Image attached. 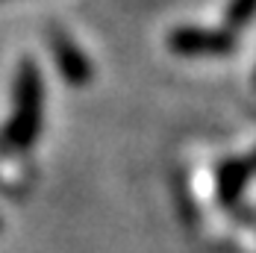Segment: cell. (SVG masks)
<instances>
[{"instance_id": "cell-4", "label": "cell", "mask_w": 256, "mask_h": 253, "mask_svg": "<svg viewBox=\"0 0 256 253\" xmlns=\"http://www.w3.org/2000/svg\"><path fill=\"white\" fill-rule=\"evenodd\" d=\"M256 177V150L250 156H238V159H227L218 165L215 174V188H218V200L224 206L238 203V198L244 194L248 182Z\"/></svg>"}, {"instance_id": "cell-7", "label": "cell", "mask_w": 256, "mask_h": 253, "mask_svg": "<svg viewBox=\"0 0 256 253\" xmlns=\"http://www.w3.org/2000/svg\"><path fill=\"white\" fill-rule=\"evenodd\" d=\"M0 3H3V0H0Z\"/></svg>"}, {"instance_id": "cell-3", "label": "cell", "mask_w": 256, "mask_h": 253, "mask_svg": "<svg viewBox=\"0 0 256 253\" xmlns=\"http://www.w3.org/2000/svg\"><path fill=\"white\" fill-rule=\"evenodd\" d=\"M50 56H53V65L59 76L68 82V86H88L92 76H94V65L88 59V53L80 48L77 42L65 32V30H50Z\"/></svg>"}, {"instance_id": "cell-1", "label": "cell", "mask_w": 256, "mask_h": 253, "mask_svg": "<svg viewBox=\"0 0 256 253\" xmlns=\"http://www.w3.org/2000/svg\"><path fill=\"white\" fill-rule=\"evenodd\" d=\"M44 124V76L42 68L24 59L12 80V115L3 126V142L15 150H30Z\"/></svg>"}, {"instance_id": "cell-6", "label": "cell", "mask_w": 256, "mask_h": 253, "mask_svg": "<svg viewBox=\"0 0 256 253\" xmlns=\"http://www.w3.org/2000/svg\"><path fill=\"white\" fill-rule=\"evenodd\" d=\"M254 82H256V74H254Z\"/></svg>"}, {"instance_id": "cell-2", "label": "cell", "mask_w": 256, "mask_h": 253, "mask_svg": "<svg viewBox=\"0 0 256 253\" xmlns=\"http://www.w3.org/2000/svg\"><path fill=\"white\" fill-rule=\"evenodd\" d=\"M168 50L186 56V59H200V56H230L236 50V36L230 30H212V26H174L168 32Z\"/></svg>"}, {"instance_id": "cell-5", "label": "cell", "mask_w": 256, "mask_h": 253, "mask_svg": "<svg viewBox=\"0 0 256 253\" xmlns=\"http://www.w3.org/2000/svg\"><path fill=\"white\" fill-rule=\"evenodd\" d=\"M256 18V0H230L227 3V12H224V24L230 32L248 26Z\"/></svg>"}]
</instances>
